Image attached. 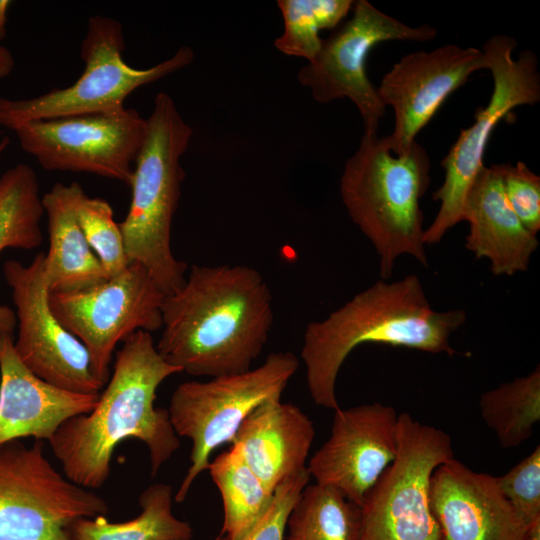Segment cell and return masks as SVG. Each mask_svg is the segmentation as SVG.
Segmentation results:
<instances>
[{
  "label": "cell",
  "instance_id": "obj_19",
  "mask_svg": "<svg viewBox=\"0 0 540 540\" xmlns=\"http://www.w3.org/2000/svg\"><path fill=\"white\" fill-rule=\"evenodd\" d=\"M462 221L469 224L466 249L477 259H488L495 276H512L528 270L539 241L509 205L500 164L484 166L478 173L468 191Z\"/></svg>",
  "mask_w": 540,
  "mask_h": 540
},
{
  "label": "cell",
  "instance_id": "obj_34",
  "mask_svg": "<svg viewBox=\"0 0 540 540\" xmlns=\"http://www.w3.org/2000/svg\"><path fill=\"white\" fill-rule=\"evenodd\" d=\"M11 1L0 0V41L6 36L7 11Z\"/></svg>",
  "mask_w": 540,
  "mask_h": 540
},
{
  "label": "cell",
  "instance_id": "obj_10",
  "mask_svg": "<svg viewBox=\"0 0 540 540\" xmlns=\"http://www.w3.org/2000/svg\"><path fill=\"white\" fill-rule=\"evenodd\" d=\"M398 451L365 496L359 540H441L430 507L434 470L453 458L450 436L434 426L398 415Z\"/></svg>",
  "mask_w": 540,
  "mask_h": 540
},
{
  "label": "cell",
  "instance_id": "obj_17",
  "mask_svg": "<svg viewBox=\"0 0 540 540\" xmlns=\"http://www.w3.org/2000/svg\"><path fill=\"white\" fill-rule=\"evenodd\" d=\"M430 507L441 540H527L526 526L496 477L473 471L454 457L432 474Z\"/></svg>",
  "mask_w": 540,
  "mask_h": 540
},
{
  "label": "cell",
  "instance_id": "obj_1",
  "mask_svg": "<svg viewBox=\"0 0 540 540\" xmlns=\"http://www.w3.org/2000/svg\"><path fill=\"white\" fill-rule=\"evenodd\" d=\"M156 345L168 364L192 376L246 372L273 325V299L259 271L246 265H193L165 295Z\"/></svg>",
  "mask_w": 540,
  "mask_h": 540
},
{
  "label": "cell",
  "instance_id": "obj_25",
  "mask_svg": "<svg viewBox=\"0 0 540 540\" xmlns=\"http://www.w3.org/2000/svg\"><path fill=\"white\" fill-rule=\"evenodd\" d=\"M287 527L286 540H359L360 508L332 487L307 485Z\"/></svg>",
  "mask_w": 540,
  "mask_h": 540
},
{
  "label": "cell",
  "instance_id": "obj_18",
  "mask_svg": "<svg viewBox=\"0 0 540 540\" xmlns=\"http://www.w3.org/2000/svg\"><path fill=\"white\" fill-rule=\"evenodd\" d=\"M99 394L47 383L22 363L13 337L0 338V445L25 437L49 441L67 419L91 412Z\"/></svg>",
  "mask_w": 540,
  "mask_h": 540
},
{
  "label": "cell",
  "instance_id": "obj_15",
  "mask_svg": "<svg viewBox=\"0 0 540 540\" xmlns=\"http://www.w3.org/2000/svg\"><path fill=\"white\" fill-rule=\"evenodd\" d=\"M482 69H488L482 50L455 44L413 52L396 62L376 87L381 103L394 110V129L387 136L392 153L408 151L444 101Z\"/></svg>",
  "mask_w": 540,
  "mask_h": 540
},
{
  "label": "cell",
  "instance_id": "obj_6",
  "mask_svg": "<svg viewBox=\"0 0 540 540\" xmlns=\"http://www.w3.org/2000/svg\"><path fill=\"white\" fill-rule=\"evenodd\" d=\"M124 50L123 27L118 20L89 18L80 49L85 66L76 82L29 99L0 97V125L12 129L34 120L120 111L137 88L184 68L194 59L193 50L182 46L169 59L137 69L126 63Z\"/></svg>",
  "mask_w": 540,
  "mask_h": 540
},
{
  "label": "cell",
  "instance_id": "obj_14",
  "mask_svg": "<svg viewBox=\"0 0 540 540\" xmlns=\"http://www.w3.org/2000/svg\"><path fill=\"white\" fill-rule=\"evenodd\" d=\"M3 274L16 307L18 338L14 348L22 363L53 386L75 393L99 394L104 386L93 374L86 347L50 308L45 254L38 253L28 266L7 260Z\"/></svg>",
  "mask_w": 540,
  "mask_h": 540
},
{
  "label": "cell",
  "instance_id": "obj_30",
  "mask_svg": "<svg viewBox=\"0 0 540 540\" xmlns=\"http://www.w3.org/2000/svg\"><path fill=\"white\" fill-rule=\"evenodd\" d=\"M502 185L512 210L525 228L537 236L540 230V177L525 163L500 164Z\"/></svg>",
  "mask_w": 540,
  "mask_h": 540
},
{
  "label": "cell",
  "instance_id": "obj_32",
  "mask_svg": "<svg viewBox=\"0 0 540 540\" xmlns=\"http://www.w3.org/2000/svg\"><path fill=\"white\" fill-rule=\"evenodd\" d=\"M16 325L15 312L10 307L0 304V338L5 336L13 337Z\"/></svg>",
  "mask_w": 540,
  "mask_h": 540
},
{
  "label": "cell",
  "instance_id": "obj_21",
  "mask_svg": "<svg viewBox=\"0 0 540 540\" xmlns=\"http://www.w3.org/2000/svg\"><path fill=\"white\" fill-rule=\"evenodd\" d=\"M82 190L77 182L56 183L42 197L48 217L45 271L50 292L81 290L109 278L76 218L75 206Z\"/></svg>",
  "mask_w": 540,
  "mask_h": 540
},
{
  "label": "cell",
  "instance_id": "obj_31",
  "mask_svg": "<svg viewBox=\"0 0 540 540\" xmlns=\"http://www.w3.org/2000/svg\"><path fill=\"white\" fill-rule=\"evenodd\" d=\"M310 474L307 467L282 481L274 490L271 503L265 513L241 540H284L289 515L301 492L308 485ZM214 540H227L219 535Z\"/></svg>",
  "mask_w": 540,
  "mask_h": 540
},
{
  "label": "cell",
  "instance_id": "obj_5",
  "mask_svg": "<svg viewBox=\"0 0 540 540\" xmlns=\"http://www.w3.org/2000/svg\"><path fill=\"white\" fill-rule=\"evenodd\" d=\"M146 122L130 183L129 210L119 227L129 262L144 266L168 295L186 280L187 264L176 259L171 249V229L185 177L180 159L193 130L165 92L156 95Z\"/></svg>",
  "mask_w": 540,
  "mask_h": 540
},
{
  "label": "cell",
  "instance_id": "obj_3",
  "mask_svg": "<svg viewBox=\"0 0 540 540\" xmlns=\"http://www.w3.org/2000/svg\"><path fill=\"white\" fill-rule=\"evenodd\" d=\"M466 319L463 309L434 310L417 275L394 282L379 279L306 326L300 355L312 400L327 409L340 408L337 376L357 346L377 343L453 356L450 338Z\"/></svg>",
  "mask_w": 540,
  "mask_h": 540
},
{
  "label": "cell",
  "instance_id": "obj_27",
  "mask_svg": "<svg viewBox=\"0 0 540 540\" xmlns=\"http://www.w3.org/2000/svg\"><path fill=\"white\" fill-rule=\"evenodd\" d=\"M353 3L351 0H278L284 30L274 46L283 54L312 61L322 45L320 31L335 28Z\"/></svg>",
  "mask_w": 540,
  "mask_h": 540
},
{
  "label": "cell",
  "instance_id": "obj_28",
  "mask_svg": "<svg viewBox=\"0 0 540 540\" xmlns=\"http://www.w3.org/2000/svg\"><path fill=\"white\" fill-rule=\"evenodd\" d=\"M75 214L78 224L108 277L123 271L128 265L119 223L113 218L110 204L98 197H89L84 190L78 196Z\"/></svg>",
  "mask_w": 540,
  "mask_h": 540
},
{
  "label": "cell",
  "instance_id": "obj_24",
  "mask_svg": "<svg viewBox=\"0 0 540 540\" xmlns=\"http://www.w3.org/2000/svg\"><path fill=\"white\" fill-rule=\"evenodd\" d=\"M481 417L502 448H515L528 440L540 420V367L497 388L479 400Z\"/></svg>",
  "mask_w": 540,
  "mask_h": 540
},
{
  "label": "cell",
  "instance_id": "obj_2",
  "mask_svg": "<svg viewBox=\"0 0 540 540\" xmlns=\"http://www.w3.org/2000/svg\"><path fill=\"white\" fill-rule=\"evenodd\" d=\"M180 372L163 360L150 332L138 330L127 337L94 409L67 419L49 440L64 475L87 489L102 487L115 448L134 438L147 446L155 476L180 447L168 409L154 404L156 391Z\"/></svg>",
  "mask_w": 540,
  "mask_h": 540
},
{
  "label": "cell",
  "instance_id": "obj_26",
  "mask_svg": "<svg viewBox=\"0 0 540 540\" xmlns=\"http://www.w3.org/2000/svg\"><path fill=\"white\" fill-rule=\"evenodd\" d=\"M44 213L39 182L25 163L0 177V252L7 247L34 249L42 243L40 220Z\"/></svg>",
  "mask_w": 540,
  "mask_h": 540
},
{
  "label": "cell",
  "instance_id": "obj_33",
  "mask_svg": "<svg viewBox=\"0 0 540 540\" xmlns=\"http://www.w3.org/2000/svg\"><path fill=\"white\" fill-rule=\"evenodd\" d=\"M14 65L12 53L6 47L0 45V79L9 76L14 69Z\"/></svg>",
  "mask_w": 540,
  "mask_h": 540
},
{
  "label": "cell",
  "instance_id": "obj_35",
  "mask_svg": "<svg viewBox=\"0 0 540 540\" xmlns=\"http://www.w3.org/2000/svg\"><path fill=\"white\" fill-rule=\"evenodd\" d=\"M10 143V139L8 136H5L0 140V154L6 149L8 144Z\"/></svg>",
  "mask_w": 540,
  "mask_h": 540
},
{
  "label": "cell",
  "instance_id": "obj_9",
  "mask_svg": "<svg viewBox=\"0 0 540 540\" xmlns=\"http://www.w3.org/2000/svg\"><path fill=\"white\" fill-rule=\"evenodd\" d=\"M107 512L101 496L51 464L43 441L0 445V540H75V521Z\"/></svg>",
  "mask_w": 540,
  "mask_h": 540
},
{
  "label": "cell",
  "instance_id": "obj_13",
  "mask_svg": "<svg viewBox=\"0 0 540 540\" xmlns=\"http://www.w3.org/2000/svg\"><path fill=\"white\" fill-rule=\"evenodd\" d=\"M352 8V17L322 40L317 55L299 70L297 78L319 103L351 100L363 119L364 133L377 134L386 107L366 73L370 50L391 40L429 41L437 30L429 25L409 26L366 0L355 1Z\"/></svg>",
  "mask_w": 540,
  "mask_h": 540
},
{
  "label": "cell",
  "instance_id": "obj_12",
  "mask_svg": "<svg viewBox=\"0 0 540 540\" xmlns=\"http://www.w3.org/2000/svg\"><path fill=\"white\" fill-rule=\"evenodd\" d=\"M11 130L48 171L90 173L130 186L147 122L132 108L34 120Z\"/></svg>",
  "mask_w": 540,
  "mask_h": 540
},
{
  "label": "cell",
  "instance_id": "obj_22",
  "mask_svg": "<svg viewBox=\"0 0 540 540\" xmlns=\"http://www.w3.org/2000/svg\"><path fill=\"white\" fill-rule=\"evenodd\" d=\"M172 487L148 486L139 496L141 513L129 521L112 523L105 515L81 518L72 525L75 540H192L191 525L172 513Z\"/></svg>",
  "mask_w": 540,
  "mask_h": 540
},
{
  "label": "cell",
  "instance_id": "obj_23",
  "mask_svg": "<svg viewBox=\"0 0 540 540\" xmlns=\"http://www.w3.org/2000/svg\"><path fill=\"white\" fill-rule=\"evenodd\" d=\"M208 470L223 501L220 535L227 540H241L265 513L273 493L232 446L209 463Z\"/></svg>",
  "mask_w": 540,
  "mask_h": 540
},
{
  "label": "cell",
  "instance_id": "obj_8",
  "mask_svg": "<svg viewBox=\"0 0 540 540\" xmlns=\"http://www.w3.org/2000/svg\"><path fill=\"white\" fill-rule=\"evenodd\" d=\"M517 42L507 35H494L482 47L493 78L489 103L475 113L474 123L461 131L441 162L445 170L443 184L433 193L440 202L437 215L424 230L425 245L438 243L462 221L464 203L476 176L485 166L484 152L490 136L511 110L534 105L540 100V74L536 54L523 50L516 58Z\"/></svg>",
  "mask_w": 540,
  "mask_h": 540
},
{
  "label": "cell",
  "instance_id": "obj_16",
  "mask_svg": "<svg viewBox=\"0 0 540 540\" xmlns=\"http://www.w3.org/2000/svg\"><path fill=\"white\" fill-rule=\"evenodd\" d=\"M398 414L379 402L335 410L328 440L307 470L317 484L360 506L398 451Z\"/></svg>",
  "mask_w": 540,
  "mask_h": 540
},
{
  "label": "cell",
  "instance_id": "obj_4",
  "mask_svg": "<svg viewBox=\"0 0 540 540\" xmlns=\"http://www.w3.org/2000/svg\"><path fill=\"white\" fill-rule=\"evenodd\" d=\"M430 168L429 156L418 142L395 155L387 136L369 133L363 134L344 165L341 198L378 254L382 280L390 278L403 254L428 266L420 199L430 185Z\"/></svg>",
  "mask_w": 540,
  "mask_h": 540
},
{
  "label": "cell",
  "instance_id": "obj_11",
  "mask_svg": "<svg viewBox=\"0 0 540 540\" xmlns=\"http://www.w3.org/2000/svg\"><path fill=\"white\" fill-rule=\"evenodd\" d=\"M165 294L149 272L130 262L120 273L97 285L75 291L50 292L49 304L60 323L86 347L92 371L104 386L118 342L135 331L162 327Z\"/></svg>",
  "mask_w": 540,
  "mask_h": 540
},
{
  "label": "cell",
  "instance_id": "obj_7",
  "mask_svg": "<svg viewBox=\"0 0 540 540\" xmlns=\"http://www.w3.org/2000/svg\"><path fill=\"white\" fill-rule=\"evenodd\" d=\"M299 367L291 352L269 354L258 367L246 372L213 377L209 381H187L173 392L168 408L177 436L192 440L191 465L178 491L183 502L194 480L209 465L211 453L232 443L245 418L260 404L279 400Z\"/></svg>",
  "mask_w": 540,
  "mask_h": 540
},
{
  "label": "cell",
  "instance_id": "obj_20",
  "mask_svg": "<svg viewBox=\"0 0 540 540\" xmlns=\"http://www.w3.org/2000/svg\"><path fill=\"white\" fill-rule=\"evenodd\" d=\"M315 429L296 405L269 400L242 422L232 441L249 468L270 492L304 470Z\"/></svg>",
  "mask_w": 540,
  "mask_h": 540
},
{
  "label": "cell",
  "instance_id": "obj_29",
  "mask_svg": "<svg viewBox=\"0 0 540 540\" xmlns=\"http://www.w3.org/2000/svg\"><path fill=\"white\" fill-rule=\"evenodd\" d=\"M497 485L526 526L540 519V446L506 474Z\"/></svg>",
  "mask_w": 540,
  "mask_h": 540
}]
</instances>
